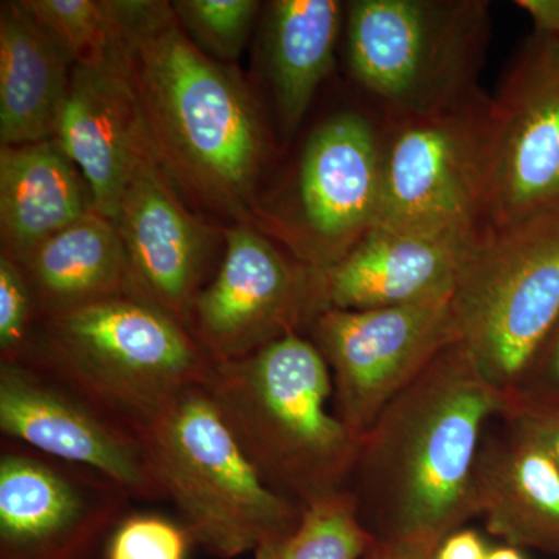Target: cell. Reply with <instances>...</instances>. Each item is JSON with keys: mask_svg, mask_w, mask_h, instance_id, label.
Returning <instances> with one entry per match:
<instances>
[{"mask_svg": "<svg viewBox=\"0 0 559 559\" xmlns=\"http://www.w3.org/2000/svg\"><path fill=\"white\" fill-rule=\"evenodd\" d=\"M116 51L157 159L194 204L255 227L271 140L237 70L190 39L168 2H116Z\"/></svg>", "mask_w": 559, "mask_h": 559, "instance_id": "obj_1", "label": "cell"}, {"mask_svg": "<svg viewBox=\"0 0 559 559\" xmlns=\"http://www.w3.org/2000/svg\"><path fill=\"white\" fill-rule=\"evenodd\" d=\"M513 395L492 385L455 342L360 439L348 489L377 538L443 540L477 518L474 466L485 425Z\"/></svg>", "mask_w": 559, "mask_h": 559, "instance_id": "obj_2", "label": "cell"}, {"mask_svg": "<svg viewBox=\"0 0 559 559\" xmlns=\"http://www.w3.org/2000/svg\"><path fill=\"white\" fill-rule=\"evenodd\" d=\"M204 389L280 495L305 509L348 489L360 439L330 411L333 378L310 337L293 333L245 358L213 360Z\"/></svg>", "mask_w": 559, "mask_h": 559, "instance_id": "obj_3", "label": "cell"}, {"mask_svg": "<svg viewBox=\"0 0 559 559\" xmlns=\"http://www.w3.org/2000/svg\"><path fill=\"white\" fill-rule=\"evenodd\" d=\"M20 362L142 433L176 396L204 385L213 360L179 320L123 296L39 320Z\"/></svg>", "mask_w": 559, "mask_h": 559, "instance_id": "obj_4", "label": "cell"}, {"mask_svg": "<svg viewBox=\"0 0 559 559\" xmlns=\"http://www.w3.org/2000/svg\"><path fill=\"white\" fill-rule=\"evenodd\" d=\"M349 76L382 119L428 116L479 94L488 0L345 2Z\"/></svg>", "mask_w": 559, "mask_h": 559, "instance_id": "obj_5", "label": "cell"}, {"mask_svg": "<svg viewBox=\"0 0 559 559\" xmlns=\"http://www.w3.org/2000/svg\"><path fill=\"white\" fill-rule=\"evenodd\" d=\"M142 437L180 524L212 557L255 554L299 524L304 509L261 479L204 385L176 396Z\"/></svg>", "mask_w": 559, "mask_h": 559, "instance_id": "obj_6", "label": "cell"}, {"mask_svg": "<svg viewBox=\"0 0 559 559\" xmlns=\"http://www.w3.org/2000/svg\"><path fill=\"white\" fill-rule=\"evenodd\" d=\"M451 308L459 344L492 385L514 395L559 319V209L481 231Z\"/></svg>", "mask_w": 559, "mask_h": 559, "instance_id": "obj_7", "label": "cell"}, {"mask_svg": "<svg viewBox=\"0 0 559 559\" xmlns=\"http://www.w3.org/2000/svg\"><path fill=\"white\" fill-rule=\"evenodd\" d=\"M384 120L370 108H344L316 124L296 167L257 229L312 270L325 271L378 226Z\"/></svg>", "mask_w": 559, "mask_h": 559, "instance_id": "obj_8", "label": "cell"}, {"mask_svg": "<svg viewBox=\"0 0 559 559\" xmlns=\"http://www.w3.org/2000/svg\"><path fill=\"white\" fill-rule=\"evenodd\" d=\"M384 120L378 226L477 238L488 227L491 94Z\"/></svg>", "mask_w": 559, "mask_h": 559, "instance_id": "obj_9", "label": "cell"}, {"mask_svg": "<svg viewBox=\"0 0 559 559\" xmlns=\"http://www.w3.org/2000/svg\"><path fill=\"white\" fill-rule=\"evenodd\" d=\"M307 331L331 371L334 412L359 439L443 349L459 342L451 299L326 310Z\"/></svg>", "mask_w": 559, "mask_h": 559, "instance_id": "obj_10", "label": "cell"}, {"mask_svg": "<svg viewBox=\"0 0 559 559\" xmlns=\"http://www.w3.org/2000/svg\"><path fill=\"white\" fill-rule=\"evenodd\" d=\"M130 500L95 471L3 440L0 559H98Z\"/></svg>", "mask_w": 559, "mask_h": 559, "instance_id": "obj_11", "label": "cell"}, {"mask_svg": "<svg viewBox=\"0 0 559 559\" xmlns=\"http://www.w3.org/2000/svg\"><path fill=\"white\" fill-rule=\"evenodd\" d=\"M216 277L193 305L190 331L212 360L245 358L307 330L318 316V270L250 224L224 231Z\"/></svg>", "mask_w": 559, "mask_h": 559, "instance_id": "obj_12", "label": "cell"}, {"mask_svg": "<svg viewBox=\"0 0 559 559\" xmlns=\"http://www.w3.org/2000/svg\"><path fill=\"white\" fill-rule=\"evenodd\" d=\"M0 432L102 474L132 500H167L142 433L31 364L0 360Z\"/></svg>", "mask_w": 559, "mask_h": 559, "instance_id": "obj_13", "label": "cell"}, {"mask_svg": "<svg viewBox=\"0 0 559 559\" xmlns=\"http://www.w3.org/2000/svg\"><path fill=\"white\" fill-rule=\"evenodd\" d=\"M488 226L559 209V39L532 32L491 94Z\"/></svg>", "mask_w": 559, "mask_h": 559, "instance_id": "obj_14", "label": "cell"}, {"mask_svg": "<svg viewBox=\"0 0 559 559\" xmlns=\"http://www.w3.org/2000/svg\"><path fill=\"white\" fill-rule=\"evenodd\" d=\"M128 260L132 290L190 330L194 301L205 288L209 230L182 204L157 159L145 123L135 142L114 218Z\"/></svg>", "mask_w": 559, "mask_h": 559, "instance_id": "obj_15", "label": "cell"}, {"mask_svg": "<svg viewBox=\"0 0 559 559\" xmlns=\"http://www.w3.org/2000/svg\"><path fill=\"white\" fill-rule=\"evenodd\" d=\"M477 238L377 226L334 266L318 271V316L451 299Z\"/></svg>", "mask_w": 559, "mask_h": 559, "instance_id": "obj_16", "label": "cell"}, {"mask_svg": "<svg viewBox=\"0 0 559 559\" xmlns=\"http://www.w3.org/2000/svg\"><path fill=\"white\" fill-rule=\"evenodd\" d=\"M142 128L116 49L103 64L73 66L55 140L86 179L92 207L106 218H116Z\"/></svg>", "mask_w": 559, "mask_h": 559, "instance_id": "obj_17", "label": "cell"}, {"mask_svg": "<svg viewBox=\"0 0 559 559\" xmlns=\"http://www.w3.org/2000/svg\"><path fill=\"white\" fill-rule=\"evenodd\" d=\"M477 516L507 546L559 557V468L549 452L511 428L481 441L474 466Z\"/></svg>", "mask_w": 559, "mask_h": 559, "instance_id": "obj_18", "label": "cell"}, {"mask_svg": "<svg viewBox=\"0 0 559 559\" xmlns=\"http://www.w3.org/2000/svg\"><path fill=\"white\" fill-rule=\"evenodd\" d=\"M75 61L25 2L0 9V142L55 139Z\"/></svg>", "mask_w": 559, "mask_h": 559, "instance_id": "obj_19", "label": "cell"}, {"mask_svg": "<svg viewBox=\"0 0 559 559\" xmlns=\"http://www.w3.org/2000/svg\"><path fill=\"white\" fill-rule=\"evenodd\" d=\"M86 179L55 139L0 150V229L3 252L21 264L91 212Z\"/></svg>", "mask_w": 559, "mask_h": 559, "instance_id": "obj_20", "label": "cell"}, {"mask_svg": "<svg viewBox=\"0 0 559 559\" xmlns=\"http://www.w3.org/2000/svg\"><path fill=\"white\" fill-rule=\"evenodd\" d=\"M17 266L31 285L39 320L134 296L119 230L94 209L39 245Z\"/></svg>", "mask_w": 559, "mask_h": 559, "instance_id": "obj_21", "label": "cell"}, {"mask_svg": "<svg viewBox=\"0 0 559 559\" xmlns=\"http://www.w3.org/2000/svg\"><path fill=\"white\" fill-rule=\"evenodd\" d=\"M344 22L345 3L337 0H275L267 7L261 57L286 139L299 131L334 68Z\"/></svg>", "mask_w": 559, "mask_h": 559, "instance_id": "obj_22", "label": "cell"}, {"mask_svg": "<svg viewBox=\"0 0 559 559\" xmlns=\"http://www.w3.org/2000/svg\"><path fill=\"white\" fill-rule=\"evenodd\" d=\"M377 536L360 520L349 489L312 502L301 511L297 527L264 544L255 559H362Z\"/></svg>", "mask_w": 559, "mask_h": 559, "instance_id": "obj_23", "label": "cell"}, {"mask_svg": "<svg viewBox=\"0 0 559 559\" xmlns=\"http://www.w3.org/2000/svg\"><path fill=\"white\" fill-rule=\"evenodd\" d=\"M25 5L53 32L75 64H103L117 39L116 2L97 0H27Z\"/></svg>", "mask_w": 559, "mask_h": 559, "instance_id": "obj_24", "label": "cell"}, {"mask_svg": "<svg viewBox=\"0 0 559 559\" xmlns=\"http://www.w3.org/2000/svg\"><path fill=\"white\" fill-rule=\"evenodd\" d=\"M255 0H176V17L190 39L213 60H237L260 10Z\"/></svg>", "mask_w": 559, "mask_h": 559, "instance_id": "obj_25", "label": "cell"}, {"mask_svg": "<svg viewBox=\"0 0 559 559\" xmlns=\"http://www.w3.org/2000/svg\"><path fill=\"white\" fill-rule=\"evenodd\" d=\"M193 539L180 522L128 513L106 544L105 559H187Z\"/></svg>", "mask_w": 559, "mask_h": 559, "instance_id": "obj_26", "label": "cell"}, {"mask_svg": "<svg viewBox=\"0 0 559 559\" xmlns=\"http://www.w3.org/2000/svg\"><path fill=\"white\" fill-rule=\"evenodd\" d=\"M38 322V310L24 272L9 257H0V360L20 362Z\"/></svg>", "mask_w": 559, "mask_h": 559, "instance_id": "obj_27", "label": "cell"}, {"mask_svg": "<svg viewBox=\"0 0 559 559\" xmlns=\"http://www.w3.org/2000/svg\"><path fill=\"white\" fill-rule=\"evenodd\" d=\"M503 418L511 428L521 430L525 436L538 441L559 468V407L530 403L513 395V404Z\"/></svg>", "mask_w": 559, "mask_h": 559, "instance_id": "obj_28", "label": "cell"}, {"mask_svg": "<svg viewBox=\"0 0 559 559\" xmlns=\"http://www.w3.org/2000/svg\"><path fill=\"white\" fill-rule=\"evenodd\" d=\"M514 395L530 403L559 407V319L533 364L527 380Z\"/></svg>", "mask_w": 559, "mask_h": 559, "instance_id": "obj_29", "label": "cell"}, {"mask_svg": "<svg viewBox=\"0 0 559 559\" xmlns=\"http://www.w3.org/2000/svg\"><path fill=\"white\" fill-rule=\"evenodd\" d=\"M441 543L426 536L377 538L362 559H433Z\"/></svg>", "mask_w": 559, "mask_h": 559, "instance_id": "obj_30", "label": "cell"}, {"mask_svg": "<svg viewBox=\"0 0 559 559\" xmlns=\"http://www.w3.org/2000/svg\"><path fill=\"white\" fill-rule=\"evenodd\" d=\"M488 551L479 533L460 528L443 539L433 559H487Z\"/></svg>", "mask_w": 559, "mask_h": 559, "instance_id": "obj_31", "label": "cell"}, {"mask_svg": "<svg viewBox=\"0 0 559 559\" xmlns=\"http://www.w3.org/2000/svg\"><path fill=\"white\" fill-rule=\"evenodd\" d=\"M514 5L527 13L533 33L559 39V0H516Z\"/></svg>", "mask_w": 559, "mask_h": 559, "instance_id": "obj_32", "label": "cell"}, {"mask_svg": "<svg viewBox=\"0 0 559 559\" xmlns=\"http://www.w3.org/2000/svg\"><path fill=\"white\" fill-rule=\"evenodd\" d=\"M487 559H525V557L516 547L503 546L489 550Z\"/></svg>", "mask_w": 559, "mask_h": 559, "instance_id": "obj_33", "label": "cell"}]
</instances>
